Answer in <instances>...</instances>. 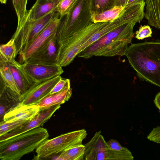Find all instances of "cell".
<instances>
[{
    "label": "cell",
    "instance_id": "1",
    "mask_svg": "<svg viewBox=\"0 0 160 160\" xmlns=\"http://www.w3.org/2000/svg\"><path fill=\"white\" fill-rule=\"evenodd\" d=\"M125 56L138 77L160 87V41L132 44Z\"/></svg>",
    "mask_w": 160,
    "mask_h": 160
},
{
    "label": "cell",
    "instance_id": "2",
    "mask_svg": "<svg viewBox=\"0 0 160 160\" xmlns=\"http://www.w3.org/2000/svg\"><path fill=\"white\" fill-rule=\"evenodd\" d=\"M141 22L135 20L114 29L80 52L78 57L88 59L93 56H125L134 36L133 27Z\"/></svg>",
    "mask_w": 160,
    "mask_h": 160
},
{
    "label": "cell",
    "instance_id": "3",
    "mask_svg": "<svg viewBox=\"0 0 160 160\" xmlns=\"http://www.w3.org/2000/svg\"><path fill=\"white\" fill-rule=\"evenodd\" d=\"M106 22H93L61 44L57 63L62 67L69 65L80 52L108 33Z\"/></svg>",
    "mask_w": 160,
    "mask_h": 160
},
{
    "label": "cell",
    "instance_id": "4",
    "mask_svg": "<svg viewBox=\"0 0 160 160\" xmlns=\"http://www.w3.org/2000/svg\"><path fill=\"white\" fill-rule=\"evenodd\" d=\"M48 137L47 130L39 127L0 141V159L19 160L36 149Z\"/></svg>",
    "mask_w": 160,
    "mask_h": 160
},
{
    "label": "cell",
    "instance_id": "5",
    "mask_svg": "<svg viewBox=\"0 0 160 160\" xmlns=\"http://www.w3.org/2000/svg\"><path fill=\"white\" fill-rule=\"evenodd\" d=\"M92 0H78L70 12L61 20L56 32L59 46L93 22Z\"/></svg>",
    "mask_w": 160,
    "mask_h": 160
},
{
    "label": "cell",
    "instance_id": "6",
    "mask_svg": "<svg viewBox=\"0 0 160 160\" xmlns=\"http://www.w3.org/2000/svg\"><path fill=\"white\" fill-rule=\"evenodd\" d=\"M87 134L86 131L82 129L47 139L36 149V155L33 159H52L66 149L82 144Z\"/></svg>",
    "mask_w": 160,
    "mask_h": 160
},
{
    "label": "cell",
    "instance_id": "7",
    "mask_svg": "<svg viewBox=\"0 0 160 160\" xmlns=\"http://www.w3.org/2000/svg\"><path fill=\"white\" fill-rule=\"evenodd\" d=\"M56 11H53L35 21L27 19L20 29L15 31L14 39L18 54L25 49L52 19Z\"/></svg>",
    "mask_w": 160,
    "mask_h": 160
},
{
    "label": "cell",
    "instance_id": "8",
    "mask_svg": "<svg viewBox=\"0 0 160 160\" xmlns=\"http://www.w3.org/2000/svg\"><path fill=\"white\" fill-rule=\"evenodd\" d=\"M62 78L59 76L42 82L35 83L20 96L19 103L23 105H37L49 94L52 88Z\"/></svg>",
    "mask_w": 160,
    "mask_h": 160
},
{
    "label": "cell",
    "instance_id": "9",
    "mask_svg": "<svg viewBox=\"0 0 160 160\" xmlns=\"http://www.w3.org/2000/svg\"><path fill=\"white\" fill-rule=\"evenodd\" d=\"M22 65L34 83L42 82L60 76L64 72L62 67L58 64H36L24 62Z\"/></svg>",
    "mask_w": 160,
    "mask_h": 160
},
{
    "label": "cell",
    "instance_id": "10",
    "mask_svg": "<svg viewBox=\"0 0 160 160\" xmlns=\"http://www.w3.org/2000/svg\"><path fill=\"white\" fill-rule=\"evenodd\" d=\"M56 32L52 35L25 62L36 64H57L59 46L56 39Z\"/></svg>",
    "mask_w": 160,
    "mask_h": 160
},
{
    "label": "cell",
    "instance_id": "11",
    "mask_svg": "<svg viewBox=\"0 0 160 160\" xmlns=\"http://www.w3.org/2000/svg\"><path fill=\"white\" fill-rule=\"evenodd\" d=\"M62 19L58 13L56 12L47 26L25 50L18 54L21 63L28 59L52 35L57 32Z\"/></svg>",
    "mask_w": 160,
    "mask_h": 160
},
{
    "label": "cell",
    "instance_id": "12",
    "mask_svg": "<svg viewBox=\"0 0 160 160\" xmlns=\"http://www.w3.org/2000/svg\"><path fill=\"white\" fill-rule=\"evenodd\" d=\"M60 107L61 105L58 104L48 108L40 109L38 113L32 119L16 129L0 136V141L8 139L40 127L49 120Z\"/></svg>",
    "mask_w": 160,
    "mask_h": 160
},
{
    "label": "cell",
    "instance_id": "13",
    "mask_svg": "<svg viewBox=\"0 0 160 160\" xmlns=\"http://www.w3.org/2000/svg\"><path fill=\"white\" fill-rule=\"evenodd\" d=\"M101 133V131L96 132L91 139L84 145V159L108 160L107 144Z\"/></svg>",
    "mask_w": 160,
    "mask_h": 160
},
{
    "label": "cell",
    "instance_id": "14",
    "mask_svg": "<svg viewBox=\"0 0 160 160\" xmlns=\"http://www.w3.org/2000/svg\"><path fill=\"white\" fill-rule=\"evenodd\" d=\"M40 110L37 105H23L19 102L4 115L3 120L8 122L28 121L33 118Z\"/></svg>",
    "mask_w": 160,
    "mask_h": 160
},
{
    "label": "cell",
    "instance_id": "15",
    "mask_svg": "<svg viewBox=\"0 0 160 160\" xmlns=\"http://www.w3.org/2000/svg\"><path fill=\"white\" fill-rule=\"evenodd\" d=\"M7 63L22 95L35 83L25 71L22 64L15 59Z\"/></svg>",
    "mask_w": 160,
    "mask_h": 160
},
{
    "label": "cell",
    "instance_id": "16",
    "mask_svg": "<svg viewBox=\"0 0 160 160\" xmlns=\"http://www.w3.org/2000/svg\"><path fill=\"white\" fill-rule=\"evenodd\" d=\"M20 96L0 80V117L3 121L4 115L19 102Z\"/></svg>",
    "mask_w": 160,
    "mask_h": 160
},
{
    "label": "cell",
    "instance_id": "17",
    "mask_svg": "<svg viewBox=\"0 0 160 160\" xmlns=\"http://www.w3.org/2000/svg\"><path fill=\"white\" fill-rule=\"evenodd\" d=\"M61 0H37L28 12L27 17L35 21L38 19L53 11Z\"/></svg>",
    "mask_w": 160,
    "mask_h": 160
},
{
    "label": "cell",
    "instance_id": "18",
    "mask_svg": "<svg viewBox=\"0 0 160 160\" xmlns=\"http://www.w3.org/2000/svg\"><path fill=\"white\" fill-rule=\"evenodd\" d=\"M72 95V89L70 81L61 91L49 94L42 99L37 105L40 109L48 108L56 105H61L68 101Z\"/></svg>",
    "mask_w": 160,
    "mask_h": 160
},
{
    "label": "cell",
    "instance_id": "19",
    "mask_svg": "<svg viewBox=\"0 0 160 160\" xmlns=\"http://www.w3.org/2000/svg\"><path fill=\"white\" fill-rule=\"evenodd\" d=\"M108 160H133L131 152L126 148L122 147L117 140L110 139L107 142Z\"/></svg>",
    "mask_w": 160,
    "mask_h": 160
},
{
    "label": "cell",
    "instance_id": "20",
    "mask_svg": "<svg viewBox=\"0 0 160 160\" xmlns=\"http://www.w3.org/2000/svg\"><path fill=\"white\" fill-rule=\"evenodd\" d=\"M125 7L116 6L108 10L98 13H92L91 18L94 23L108 22L114 21L119 17L124 12Z\"/></svg>",
    "mask_w": 160,
    "mask_h": 160
},
{
    "label": "cell",
    "instance_id": "21",
    "mask_svg": "<svg viewBox=\"0 0 160 160\" xmlns=\"http://www.w3.org/2000/svg\"><path fill=\"white\" fill-rule=\"evenodd\" d=\"M0 80L20 96V92L10 71L8 63L0 59Z\"/></svg>",
    "mask_w": 160,
    "mask_h": 160
},
{
    "label": "cell",
    "instance_id": "22",
    "mask_svg": "<svg viewBox=\"0 0 160 160\" xmlns=\"http://www.w3.org/2000/svg\"><path fill=\"white\" fill-rule=\"evenodd\" d=\"M85 146L82 144L68 148L55 157L58 160H84Z\"/></svg>",
    "mask_w": 160,
    "mask_h": 160
},
{
    "label": "cell",
    "instance_id": "23",
    "mask_svg": "<svg viewBox=\"0 0 160 160\" xmlns=\"http://www.w3.org/2000/svg\"><path fill=\"white\" fill-rule=\"evenodd\" d=\"M18 54L14 39H11L7 43L0 47V59L8 63L15 59Z\"/></svg>",
    "mask_w": 160,
    "mask_h": 160
},
{
    "label": "cell",
    "instance_id": "24",
    "mask_svg": "<svg viewBox=\"0 0 160 160\" xmlns=\"http://www.w3.org/2000/svg\"><path fill=\"white\" fill-rule=\"evenodd\" d=\"M12 2L18 18V25L16 31L18 30L26 21L28 10L27 9L28 0H10Z\"/></svg>",
    "mask_w": 160,
    "mask_h": 160
},
{
    "label": "cell",
    "instance_id": "25",
    "mask_svg": "<svg viewBox=\"0 0 160 160\" xmlns=\"http://www.w3.org/2000/svg\"><path fill=\"white\" fill-rule=\"evenodd\" d=\"M119 0H92V13H98L119 5Z\"/></svg>",
    "mask_w": 160,
    "mask_h": 160
},
{
    "label": "cell",
    "instance_id": "26",
    "mask_svg": "<svg viewBox=\"0 0 160 160\" xmlns=\"http://www.w3.org/2000/svg\"><path fill=\"white\" fill-rule=\"evenodd\" d=\"M78 0H61L56 8V11L62 19L75 5Z\"/></svg>",
    "mask_w": 160,
    "mask_h": 160
},
{
    "label": "cell",
    "instance_id": "27",
    "mask_svg": "<svg viewBox=\"0 0 160 160\" xmlns=\"http://www.w3.org/2000/svg\"><path fill=\"white\" fill-rule=\"evenodd\" d=\"M27 121H17L8 122L3 120L0 121V136L8 133L22 126Z\"/></svg>",
    "mask_w": 160,
    "mask_h": 160
},
{
    "label": "cell",
    "instance_id": "28",
    "mask_svg": "<svg viewBox=\"0 0 160 160\" xmlns=\"http://www.w3.org/2000/svg\"><path fill=\"white\" fill-rule=\"evenodd\" d=\"M152 31L148 25L141 26L138 30L135 32V38L138 40L152 37Z\"/></svg>",
    "mask_w": 160,
    "mask_h": 160
},
{
    "label": "cell",
    "instance_id": "29",
    "mask_svg": "<svg viewBox=\"0 0 160 160\" xmlns=\"http://www.w3.org/2000/svg\"><path fill=\"white\" fill-rule=\"evenodd\" d=\"M69 81H70L69 79L62 78L52 88L49 94H53L61 91Z\"/></svg>",
    "mask_w": 160,
    "mask_h": 160
},
{
    "label": "cell",
    "instance_id": "30",
    "mask_svg": "<svg viewBox=\"0 0 160 160\" xmlns=\"http://www.w3.org/2000/svg\"><path fill=\"white\" fill-rule=\"evenodd\" d=\"M154 102L160 112V92L156 95L154 100Z\"/></svg>",
    "mask_w": 160,
    "mask_h": 160
},
{
    "label": "cell",
    "instance_id": "31",
    "mask_svg": "<svg viewBox=\"0 0 160 160\" xmlns=\"http://www.w3.org/2000/svg\"><path fill=\"white\" fill-rule=\"evenodd\" d=\"M145 1V0H127L125 7H129L134 4Z\"/></svg>",
    "mask_w": 160,
    "mask_h": 160
},
{
    "label": "cell",
    "instance_id": "32",
    "mask_svg": "<svg viewBox=\"0 0 160 160\" xmlns=\"http://www.w3.org/2000/svg\"><path fill=\"white\" fill-rule=\"evenodd\" d=\"M126 2L127 0H119V5L125 7Z\"/></svg>",
    "mask_w": 160,
    "mask_h": 160
},
{
    "label": "cell",
    "instance_id": "33",
    "mask_svg": "<svg viewBox=\"0 0 160 160\" xmlns=\"http://www.w3.org/2000/svg\"><path fill=\"white\" fill-rule=\"evenodd\" d=\"M7 0H0L1 4H5L7 2Z\"/></svg>",
    "mask_w": 160,
    "mask_h": 160
}]
</instances>
